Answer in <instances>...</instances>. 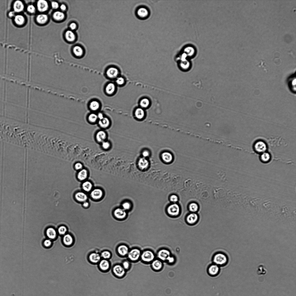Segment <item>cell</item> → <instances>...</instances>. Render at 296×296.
Masks as SVG:
<instances>
[{
  "mask_svg": "<svg viewBox=\"0 0 296 296\" xmlns=\"http://www.w3.org/2000/svg\"><path fill=\"white\" fill-rule=\"evenodd\" d=\"M212 261L213 264L220 267L226 265L228 262L229 258L225 254L218 252L213 255Z\"/></svg>",
  "mask_w": 296,
  "mask_h": 296,
  "instance_id": "obj_1",
  "label": "cell"
},
{
  "mask_svg": "<svg viewBox=\"0 0 296 296\" xmlns=\"http://www.w3.org/2000/svg\"><path fill=\"white\" fill-rule=\"evenodd\" d=\"M140 258L143 261L148 263L153 261L155 259V256L152 251L147 250L144 251L141 253Z\"/></svg>",
  "mask_w": 296,
  "mask_h": 296,
  "instance_id": "obj_2",
  "label": "cell"
},
{
  "mask_svg": "<svg viewBox=\"0 0 296 296\" xmlns=\"http://www.w3.org/2000/svg\"><path fill=\"white\" fill-rule=\"evenodd\" d=\"M112 272L115 276L119 278L123 277L126 273L125 270L120 264H116L113 266Z\"/></svg>",
  "mask_w": 296,
  "mask_h": 296,
  "instance_id": "obj_3",
  "label": "cell"
},
{
  "mask_svg": "<svg viewBox=\"0 0 296 296\" xmlns=\"http://www.w3.org/2000/svg\"><path fill=\"white\" fill-rule=\"evenodd\" d=\"M141 251L139 249L134 248L129 251L127 255L129 259L132 261H136L140 258Z\"/></svg>",
  "mask_w": 296,
  "mask_h": 296,
  "instance_id": "obj_4",
  "label": "cell"
},
{
  "mask_svg": "<svg viewBox=\"0 0 296 296\" xmlns=\"http://www.w3.org/2000/svg\"><path fill=\"white\" fill-rule=\"evenodd\" d=\"M180 211L179 206L176 204L170 205L168 207L167 209V213L169 215L171 216H178L180 213Z\"/></svg>",
  "mask_w": 296,
  "mask_h": 296,
  "instance_id": "obj_5",
  "label": "cell"
},
{
  "mask_svg": "<svg viewBox=\"0 0 296 296\" xmlns=\"http://www.w3.org/2000/svg\"><path fill=\"white\" fill-rule=\"evenodd\" d=\"M157 256L159 260L163 261H168L171 256L170 251L165 249L159 250L157 253Z\"/></svg>",
  "mask_w": 296,
  "mask_h": 296,
  "instance_id": "obj_6",
  "label": "cell"
},
{
  "mask_svg": "<svg viewBox=\"0 0 296 296\" xmlns=\"http://www.w3.org/2000/svg\"><path fill=\"white\" fill-rule=\"evenodd\" d=\"M254 149L257 153H262L265 152L267 149V146L265 143L263 141L259 140L257 141L254 144Z\"/></svg>",
  "mask_w": 296,
  "mask_h": 296,
  "instance_id": "obj_7",
  "label": "cell"
},
{
  "mask_svg": "<svg viewBox=\"0 0 296 296\" xmlns=\"http://www.w3.org/2000/svg\"><path fill=\"white\" fill-rule=\"evenodd\" d=\"M136 14L137 17L141 19H145L149 17V11L147 8L144 7L139 8L137 10Z\"/></svg>",
  "mask_w": 296,
  "mask_h": 296,
  "instance_id": "obj_8",
  "label": "cell"
},
{
  "mask_svg": "<svg viewBox=\"0 0 296 296\" xmlns=\"http://www.w3.org/2000/svg\"><path fill=\"white\" fill-rule=\"evenodd\" d=\"M104 192L103 190L99 188H95L91 191L90 196L93 199L98 200L101 199L103 197Z\"/></svg>",
  "mask_w": 296,
  "mask_h": 296,
  "instance_id": "obj_9",
  "label": "cell"
},
{
  "mask_svg": "<svg viewBox=\"0 0 296 296\" xmlns=\"http://www.w3.org/2000/svg\"><path fill=\"white\" fill-rule=\"evenodd\" d=\"M219 272V267L216 264H213L208 267L207 272L208 274L211 276L215 277L217 276Z\"/></svg>",
  "mask_w": 296,
  "mask_h": 296,
  "instance_id": "obj_10",
  "label": "cell"
},
{
  "mask_svg": "<svg viewBox=\"0 0 296 296\" xmlns=\"http://www.w3.org/2000/svg\"><path fill=\"white\" fill-rule=\"evenodd\" d=\"M129 251L128 247L124 244L119 245L117 249V252L121 257H124L127 255Z\"/></svg>",
  "mask_w": 296,
  "mask_h": 296,
  "instance_id": "obj_11",
  "label": "cell"
},
{
  "mask_svg": "<svg viewBox=\"0 0 296 296\" xmlns=\"http://www.w3.org/2000/svg\"><path fill=\"white\" fill-rule=\"evenodd\" d=\"M63 244L66 246L70 247L72 246L74 243V238L72 235L67 233L63 236L62 238Z\"/></svg>",
  "mask_w": 296,
  "mask_h": 296,
  "instance_id": "obj_12",
  "label": "cell"
},
{
  "mask_svg": "<svg viewBox=\"0 0 296 296\" xmlns=\"http://www.w3.org/2000/svg\"><path fill=\"white\" fill-rule=\"evenodd\" d=\"M114 215L116 218L119 219H125L127 216L126 211L122 208H118L114 211Z\"/></svg>",
  "mask_w": 296,
  "mask_h": 296,
  "instance_id": "obj_13",
  "label": "cell"
},
{
  "mask_svg": "<svg viewBox=\"0 0 296 296\" xmlns=\"http://www.w3.org/2000/svg\"><path fill=\"white\" fill-rule=\"evenodd\" d=\"M37 8L40 12H44L47 10L49 7L48 3L44 0H39L37 3Z\"/></svg>",
  "mask_w": 296,
  "mask_h": 296,
  "instance_id": "obj_14",
  "label": "cell"
},
{
  "mask_svg": "<svg viewBox=\"0 0 296 296\" xmlns=\"http://www.w3.org/2000/svg\"><path fill=\"white\" fill-rule=\"evenodd\" d=\"M98 264L100 269L103 272H107L110 268V263L107 259H102Z\"/></svg>",
  "mask_w": 296,
  "mask_h": 296,
  "instance_id": "obj_15",
  "label": "cell"
},
{
  "mask_svg": "<svg viewBox=\"0 0 296 296\" xmlns=\"http://www.w3.org/2000/svg\"><path fill=\"white\" fill-rule=\"evenodd\" d=\"M119 73V72L118 69L115 67L109 68L106 72L107 76L111 79H114L116 78L118 76Z\"/></svg>",
  "mask_w": 296,
  "mask_h": 296,
  "instance_id": "obj_16",
  "label": "cell"
},
{
  "mask_svg": "<svg viewBox=\"0 0 296 296\" xmlns=\"http://www.w3.org/2000/svg\"><path fill=\"white\" fill-rule=\"evenodd\" d=\"M75 198L78 202L83 203L87 201L88 197L87 194L85 192L79 191L77 192L75 194Z\"/></svg>",
  "mask_w": 296,
  "mask_h": 296,
  "instance_id": "obj_17",
  "label": "cell"
},
{
  "mask_svg": "<svg viewBox=\"0 0 296 296\" xmlns=\"http://www.w3.org/2000/svg\"><path fill=\"white\" fill-rule=\"evenodd\" d=\"M149 162L146 158L142 157L140 158L138 162L139 168L141 170H145L149 167Z\"/></svg>",
  "mask_w": 296,
  "mask_h": 296,
  "instance_id": "obj_18",
  "label": "cell"
},
{
  "mask_svg": "<svg viewBox=\"0 0 296 296\" xmlns=\"http://www.w3.org/2000/svg\"><path fill=\"white\" fill-rule=\"evenodd\" d=\"M89 259L91 263L96 264L99 262L102 259V258L100 254L95 253H93L89 255Z\"/></svg>",
  "mask_w": 296,
  "mask_h": 296,
  "instance_id": "obj_19",
  "label": "cell"
},
{
  "mask_svg": "<svg viewBox=\"0 0 296 296\" xmlns=\"http://www.w3.org/2000/svg\"><path fill=\"white\" fill-rule=\"evenodd\" d=\"M13 8L14 12L19 13L23 10L24 6L23 3L21 1H17L13 3Z\"/></svg>",
  "mask_w": 296,
  "mask_h": 296,
  "instance_id": "obj_20",
  "label": "cell"
},
{
  "mask_svg": "<svg viewBox=\"0 0 296 296\" xmlns=\"http://www.w3.org/2000/svg\"><path fill=\"white\" fill-rule=\"evenodd\" d=\"M293 75L288 80V86L290 90L293 93L296 92V78L295 76Z\"/></svg>",
  "mask_w": 296,
  "mask_h": 296,
  "instance_id": "obj_21",
  "label": "cell"
},
{
  "mask_svg": "<svg viewBox=\"0 0 296 296\" xmlns=\"http://www.w3.org/2000/svg\"><path fill=\"white\" fill-rule=\"evenodd\" d=\"M88 172L87 169H82L80 170L78 173L77 177L78 179L80 181H85L88 178Z\"/></svg>",
  "mask_w": 296,
  "mask_h": 296,
  "instance_id": "obj_22",
  "label": "cell"
},
{
  "mask_svg": "<svg viewBox=\"0 0 296 296\" xmlns=\"http://www.w3.org/2000/svg\"><path fill=\"white\" fill-rule=\"evenodd\" d=\"M107 138V134L106 133L103 131H98L96 135V139L98 142H103L105 141Z\"/></svg>",
  "mask_w": 296,
  "mask_h": 296,
  "instance_id": "obj_23",
  "label": "cell"
},
{
  "mask_svg": "<svg viewBox=\"0 0 296 296\" xmlns=\"http://www.w3.org/2000/svg\"><path fill=\"white\" fill-rule=\"evenodd\" d=\"M161 158L163 161L166 163H171L173 158L172 154L167 152H164L162 154Z\"/></svg>",
  "mask_w": 296,
  "mask_h": 296,
  "instance_id": "obj_24",
  "label": "cell"
},
{
  "mask_svg": "<svg viewBox=\"0 0 296 296\" xmlns=\"http://www.w3.org/2000/svg\"><path fill=\"white\" fill-rule=\"evenodd\" d=\"M48 19V16L45 14H40L36 17L37 22L40 24L43 25L46 23Z\"/></svg>",
  "mask_w": 296,
  "mask_h": 296,
  "instance_id": "obj_25",
  "label": "cell"
},
{
  "mask_svg": "<svg viewBox=\"0 0 296 296\" xmlns=\"http://www.w3.org/2000/svg\"><path fill=\"white\" fill-rule=\"evenodd\" d=\"M183 53L185 54L187 57H191L194 56L195 51L193 47L189 46L186 47L183 49Z\"/></svg>",
  "mask_w": 296,
  "mask_h": 296,
  "instance_id": "obj_26",
  "label": "cell"
},
{
  "mask_svg": "<svg viewBox=\"0 0 296 296\" xmlns=\"http://www.w3.org/2000/svg\"><path fill=\"white\" fill-rule=\"evenodd\" d=\"M14 21L15 23L17 25L19 26H21L23 25L25 23V19L23 16L20 15H18L15 16Z\"/></svg>",
  "mask_w": 296,
  "mask_h": 296,
  "instance_id": "obj_27",
  "label": "cell"
},
{
  "mask_svg": "<svg viewBox=\"0 0 296 296\" xmlns=\"http://www.w3.org/2000/svg\"><path fill=\"white\" fill-rule=\"evenodd\" d=\"M198 219V215L195 213L189 214L187 217V223L191 225L195 223Z\"/></svg>",
  "mask_w": 296,
  "mask_h": 296,
  "instance_id": "obj_28",
  "label": "cell"
},
{
  "mask_svg": "<svg viewBox=\"0 0 296 296\" xmlns=\"http://www.w3.org/2000/svg\"><path fill=\"white\" fill-rule=\"evenodd\" d=\"M98 124L101 128L106 129L109 127L110 125V122L108 118L104 117L103 119L99 121Z\"/></svg>",
  "mask_w": 296,
  "mask_h": 296,
  "instance_id": "obj_29",
  "label": "cell"
},
{
  "mask_svg": "<svg viewBox=\"0 0 296 296\" xmlns=\"http://www.w3.org/2000/svg\"><path fill=\"white\" fill-rule=\"evenodd\" d=\"M151 265L153 268L154 270L156 271H159L162 268L163 264L160 260L156 259L152 261Z\"/></svg>",
  "mask_w": 296,
  "mask_h": 296,
  "instance_id": "obj_30",
  "label": "cell"
},
{
  "mask_svg": "<svg viewBox=\"0 0 296 296\" xmlns=\"http://www.w3.org/2000/svg\"><path fill=\"white\" fill-rule=\"evenodd\" d=\"M82 187L84 191L86 192H89L92 190L93 185L91 182L86 181L83 183Z\"/></svg>",
  "mask_w": 296,
  "mask_h": 296,
  "instance_id": "obj_31",
  "label": "cell"
},
{
  "mask_svg": "<svg viewBox=\"0 0 296 296\" xmlns=\"http://www.w3.org/2000/svg\"><path fill=\"white\" fill-rule=\"evenodd\" d=\"M135 114L137 119L139 120H141L144 117L145 113L143 109L141 108H139L135 110Z\"/></svg>",
  "mask_w": 296,
  "mask_h": 296,
  "instance_id": "obj_32",
  "label": "cell"
},
{
  "mask_svg": "<svg viewBox=\"0 0 296 296\" xmlns=\"http://www.w3.org/2000/svg\"><path fill=\"white\" fill-rule=\"evenodd\" d=\"M46 234L48 237L51 239H54L57 236L56 230L53 228H48L46 231Z\"/></svg>",
  "mask_w": 296,
  "mask_h": 296,
  "instance_id": "obj_33",
  "label": "cell"
},
{
  "mask_svg": "<svg viewBox=\"0 0 296 296\" xmlns=\"http://www.w3.org/2000/svg\"><path fill=\"white\" fill-rule=\"evenodd\" d=\"M116 87L115 84L112 83L108 84L106 87V92L109 95L113 94L115 92Z\"/></svg>",
  "mask_w": 296,
  "mask_h": 296,
  "instance_id": "obj_34",
  "label": "cell"
},
{
  "mask_svg": "<svg viewBox=\"0 0 296 296\" xmlns=\"http://www.w3.org/2000/svg\"><path fill=\"white\" fill-rule=\"evenodd\" d=\"M53 17L55 20L60 21L64 19L65 17V15L62 12L57 11L53 14Z\"/></svg>",
  "mask_w": 296,
  "mask_h": 296,
  "instance_id": "obj_35",
  "label": "cell"
},
{
  "mask_svg": "<svg viewBox=\"0 0 296 296\" xmlns=\"http://www.w3.org/2000/svg\"><path fill=\"white\" fill-rule=\"evenodd\" d=\"M65 36L67 40L69 42L73 41L76 39L75 34L71 31H67L65 33Z\"/></svg>",
  "mask_w": 296,
  "mask_h": 296,
  "instance_id": "obj_36",
  "label": "cell"
},
{
  "mask_svg": "<svg viewBox=\"0 0 296 296\" xmlns=\"http://www.w3.org/2000/svg\"><path fill=\"white\" fill-rule=\"evenodd\" d=\"M260 159L262 162L267 163L270 161L271 157L269 153L265 152L262 153L260 157Z\"/></svg>",
  "mask_w": 296,
  "mask_h": 296,
  "instance_id": "obj_37",
  "label": "cell"
},
{
  "mask_svg": "<svg viewBox=\"0 0 296 296\" xmlns=\"http://www.w3.org/2000/svg\"><path fill=\"white\" fill-rule=\"evenodd\" d=\"M150 102L149 99L147 98H144L140 101V105L142 109L147 108L150 105Z\"/></svg>",
  "mask_w": 296,
  "mask_h": 296,
  "instance_id": "obj_38",
  "label": "cell"
},
{
  "mask_svg": "<svg viewBox=\"0 0 296 296\" xmlns=\"http://www.w3.org/2000/svg\"><path fill=\"white\" fill-rule=\"evenodd\" d=\"M100 104L98 101H92L90 104L89 107L90 109L94 111L97 110L99 109Z\"/></svg>",
  "mask_w": 296,
  "mask_h": 296,
  "instance_id": "obj_39",
  "label": "cell"
},
{
  "mask_svg": "<svg viewBox=\"0 0 296 296\" xmlns=\"http://www.w3.org/2000/svg\"><path fill=\"white\" fill-rule=\"evenodd\" d=\"M73 52L77 56H81L83 54V51L82 48L79 46H76L74 47Z\"/></svg>",
  "mask_w": 296,
  "mask_h": 296,
  "instance_id": "obj_40",
  "label": "cell"
},
{
  "mask_svg": "<svg viewBox=\"0 0 296 296\" xmlns=\"http://www.w3.org/2000/svg\"><path fill=\"white\" fill-rule=\"evenodd\" d=\"M102 259L108 260L111 257V255L110 252L108 251H105L101 254Z\"/></svg>",
  "mask_w": 296,
  "mask_h": 296,
  "instance_id": "obj_41",
  "label": "cell"
},
{
  "mask_svg": "<svg viewBox=\"0 0 296 296\" xmlns=\"http://www.w3.org/2000/svg\"><path fill=\"white\" fill-rule=\"evenodd\" d=\"M189 210L193 212H195L198 211L199 209V206L195 203H192L189 205Z\"/></svg>",
  "mask_w": 296,
  "mask_h": 296,
  "instance_id": "obj_42",
  "label": "cell"
},
{
  "mask_svg": "<svg viewBox=\"0 0 296 296\" xmlns=\"http://www.w3.org/2000/svg\"><path fill=\"white\" fill-rule=\"evenodd\" d=\"M98 119L97 115L94 113L90 114L88 117V119L89 121L91 123H95Z\"/></svg>",
  "mask_w": 296,
  "mask_h": 296,
  "instance_id": "obj_43",
  "label": "cell"
},
{
  "mask_svg": "<svg viewBox=\"0 0 296 296\" xmlns=\"http://www.w3.org/2000/svg\"><path fill=\"white\" fill-rule=\"evenodd\" d=\"M122 208L125 211L129 210L132 207L131 204L128 201L125 202L122 204Z\"/></svg>",
  "mask_w": 296,
  "mask_h": 296,
  "instance_id": "obj_44",
  "label": "cell"
},
{
  "mask_svg": "<svg viewBox=\"0 0 296 296\" xmlns=\"http://www.w3.org/2000/svg\"><path fill=\"white\" fill-rule=\"evenodd\" d=\"M67 227L63 226L60 227L58 230V232L59 234L61 235H64L67 232Z\"/></svg>",
  "mask_w": 296,
  "mask_h": 296,
  "instance_id": "obj_45",
  "label": "cell"
},
{
  "mask_svg": "<svg viewBox=\"0 0 296 296\" xmlns=\"http://www.w3.org/2000/svg\"><path fill=\"white\" fill-rule=\"evenodd\" d=\"M266 273V270L265 269L264 267L262 265L259 266L257 271L258 274L259 275H263L265 274Z\"/></svg>",
  "mask_w": 296,
  "mask_h": 296,
  "instance_id": "obj_46",
  "label": "cell"
},
{
  "mask_svg": "<svg viewBox=\"0 0 296 296\" xmlns=\"http://www.w3.org/2000/svg\"><path fill=\"white\" fill-rule=\"evenodd\" d=\"M102 147L104 149L108 150L111 147V144L109 142L105 141L102 143Z\"/></svg>",
  "mask_w": 296,
  "mask_h": 296,
  "instance_id": "obj_47",
  "label": "cell"
},
{
  "mask_svg": "<svg viewBox=\"0 0 296 296\" xmlns=\"http://www.w3.org/2000/svg\"><path fill=\"white\" fill-rule=\"evenodd\" d=\"M116 82L118 85H122L125 84V81L124 78L122 77H119L117 78Z\"/></svg>",
  "mask_w": 296,
  "mask_h": 296,
  "instance_id": "obj_48",
  "label": "cell"
},
{
  "mask_svg": "<svg viewBox=\"0 0 296 296\" xmlns=\"http://www.w3.org/2000/svg\"><path fill=\"white\" fill-rule=\"evenodd\" d=\"M27 11L31 13H34L36 11V8L34 5H30L27 7Z\"/></svg>",
  "mask_w": 296,
  "mask_h": 296,
  "instance_id": "obj_49",
  "label": "cell"
},
{
  "mask_svg": "<svg viewBox=\"0 0 296 296\" xmlns=\"http://www.w3.org/2000/svg\"><path fill=\"white\" fill-rule=\"evenodd\" d=\"M122 266L124 269L128 270L130 267V264L129 262L127 261H123L122 263Z\"/></svg>",
  "mask_w": 296,
  "mask_h": 296,
  "instance_id": "obj_50",
  "label": "cell"
},
{
  "mask_svg": "<svg viewBox=\"0 0 296 296\" xmlns=\"http://www.w3.org/2000/svg\"><path fill=\"white\" fill-rule=\"evenodd\" d=\"M170 200L172 202L174 203L177 202L178 200V197L176 195H172L170 196Z\"/></svg>",
  "mask_w": 296,
  "mask_h": 296,
  "instance_id": "obj_51",
  "label": "cell"
},
{
  "mask_svg": "<svg viewBox=\"0 0 296 296\" xmlns=\"http://www.w3.org/2000/svg\"><path fill=\"white\" fill-rule=\"evenodd\" d=\"M142 155L143 157L146 158L149 157L150 155V153L149 151L147 150H143L142 152Z\"/></svg>",
  "mask_w": 296,
  "mask_h": 296,
  "instance_id": "obj_52",
  "label": "cell"
},
{
  "mask_svg": "<svg viewBox=\"0 0 296 296\" xmlns=\"http://www.w3.org/2000/svg\"><path fill=\"white\" fill-rule=\"evenodd\" d=\"M83 165L80 162L76 163L75 165V169L77 170H80L83 169Z\"/></svg>",
  "mask_w": 296,
  "mask_h": 296,
  "instance_id": "obj_53",
  "label": "cell"
},
{
  "mask_svg": "<svg viewBox=\"0 0 296 296\" xmlns=\"http://www.w3.org/2000/svg\"><path fill=\"white\" fill-rule=\"evenodd\" d=\"M51 241L49 239H46L44 242V245L46 247H48L52 245Z\"/></svg>",
  "mask_w": 296,
  "mask_h": 296,
  "instance_id": "obj_54",
  "label": "cell"
},
{
  "mask_svg": "<svg viewBox=\"0 0 296 296\" xmlns=\"http://www.w3.org/2000/svg\"><path fill=\"white\" fill-rule=\"evenodd\" d=\"M52 7L54 9H57L59 7V4L57 2H53L51 3Z\"/></svg>",
  "mask_w": 296,
  "mask_h": 296,
  "instance_id": "obj_55",
  "label": "cell"
},
{
  "mask_svg": "<svg viewBox=\"0 0 296 296\" xmlns=\"http://www.w3.org/2000/svg\"><path fill=\"white\" fill-rule=\"evenodd\" d=\"M70 27L72 30L75 29L77 27L76 24L75 23H72L70 24Z\"/></svg>",
  "mask_w": 296,
  "mask_h": 296,
  "instance_id": "obj_56",
  "label": "cell"
},
{
  "mask_svg": "<svg viewBox=\"0 0 296 296\" xmlns=\"http://www.w3.org/2000/svg\"><path fill=\"white\" fill-rule=\"evenodd\" d=\"M83 206L85 208H87L89 206V203L87 201H85L83 203Z\"/></svg>",
  "mask_w": 296,
  "mask_h": 296,
  "instance_id": "obj_57",
  "label": "cell"
},
{
  "mask_svg": "<svg viewBox=\"0 0 296 296\" xmlns=\"http://www.w3.org/2000/svg\"><path fill=\"white\" fill-rule=\"evenodd\" d=\"M15 12L14 11L10 12L8 14L9 16L11 17H12L14 16Z\"/></svg>",
  "mask_w": 296,
  "mask_h": 296,
  "instance_id": "obj_58",
  "label": "cell"
},
{
  "mask_svg": "<svg viewBox=\"0 0 296 296\" xmlns=\"http://www.w3.org/2000/svg\"><path fill=\"white\" fill-rule=\"evenodd\" d=\"M60 7L61 10L63 11H65L66 9V6L64 4L62 5Z\"/></svg>",
  "mask_w": 296,
  "mask_h": 296,
  "instance_id": "obj_59",
  "label": "cell"
},
{
  "mask_svg": "<svg viewBox=\"0 0 296 296\" xmlns=\"http://www.w3.org/2000/svg\"><path fill=\"white\" fill-rule=\"evenodd\" d=\"M97 117L100 120H102L104 117L103 114L102 113H99V114L97 115Z\"/></svg>",
  "mask_w": 296,
  "mask_h": 296,
  "instance_id": "obj_60",
  "label": "cell"
}]
</instances>
